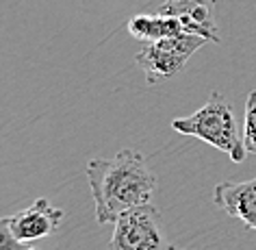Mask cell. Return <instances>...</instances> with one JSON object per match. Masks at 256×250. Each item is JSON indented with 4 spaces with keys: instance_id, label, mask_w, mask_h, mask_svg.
<instances>
[{
    "instance_id": "cell-1",
    "label": "cell",
    "mask_w": 256,
    "mask_h": 250,
    "mask_svg": "<svg viewBox=\"0 0 256 250\" xmlns=\"http://www.w3.org/2000/svg\"><path fill=\"white\" fill-rule=\"evenodd\" d=\"M85 172L98 224H111L128 211L150 204L156 189V176L142 152L132 148L120 150L111 159H89Z\"/></svg>"
},
{
    "instance_id": "cell-2",
    "label": "cell",
    "mask_w": 256,
    "mask_h": 250,
    "mask_svg": "<svg viewBox=\"0 0 256 250\" xmlns=\"http://www.w3.org/2000/svg\"><path fill=\"white\" fill-rule=\"evenodd\" d=\"M172 129L182 133V135H191L210 144L213 148L226 152L234 163H241L248 155L236 118L228 105L226 96L220 92L210 94L208 100L196 113L187 115V118H176L172 122Z\"/></svg>"
},
{
    "instance_id": "cell-3",
    "label": "cell",
    "mask_w": 256,
    "mask_h": 250,
    "mask_svg": "<svg viewBox=\"0 0 256 250\" xmlns=\"http://www.w3.org/2000/svg\"><path fill=\"white\" fill-rule=\"evenodd\" d=\"M206 40L200 35L182 33L176 37H165V40L148 42L139 50L135 61L148 76L150 85H156L158 81L172 79L187 66V61L200 50Z\"/></svg>"
},
{
    "instance_id": "cell-4",
    "label": "cell",
    "mask_w": 256,
    "mask_h": 250,
    "mask_svg": "<svg viewBox=\"0 0 256 250\" xmlns=\"http://www.w3.org/2000/svg\"><path fill=\"white\" fill-rule=\"evenodd\" d=\"M113 224L108 250H176L165 235L161 213L152 204L128 211Z\"/></svg>"
},
{
    "instance_id": "cell-5",
    "label": "cell",
    "mask_w": 256,
    "mask_h": 250,
    "mask_svg": "<svg viewBox=\"0 0 256 250\" xmlns=\"http://www.w3.org/2000/svg\"><path fill=\"white\" fill-rule=\"evenodd\" d=\"M9 217H11V228L18 235V239L30 243L56 233L66 213L59 207H54L50 200H46V198H37L28 209L18 211L16 215Z\"/></svg>"
},
{
    "instance_id": "cell-6",
    "label": "cell",
    "mask_w": 256,
    "mask_h": 250,
    "mask_svg": "<svg viewBox=\"0 0 256 250\" xmlns=\"http://www.w3.org/2000/svg\"><path fill=\"white\" fill-rule=\"evenodd\" d=\"M217 0H165L158 9L161 16L178 18L191 35H200L206 42H220L217 24L213 20V9Z\"/></svg>"
},
{
    "instance_id": "cell-7",
    "label": "cell",
    "mask_w": 256,
    "mask_h": 250,
    "mask_svg": "<svg viewBox=\"0 0 256 250\" xmlns=\"http://www.w3.org/2000/svg\"><path fill=\"white\" fill-rule=\"evenodd\" d=\"M213 200L230 217L256 230V176L250 181H224L215 187Z\"/></svg>"
},
{
    "instance_id": "cell-8",
    "label": "cell",
    "mask_w": 256,
    "mask_h": 250,
    "mask_svg": "<svg viewBox=\"0 0 256 250\" xmlns=\"http://www.w3.org/2000/svg\"><path fill=\"white\" fill-rule=\"evenodd\" d=\"M128 33L137 40L148 42H156V40H165V37H176L187 33L182 27V22L178 18H170V16H148V14H139L128 22Z\"/></svg>"
},
{
    "instance_id": "cell-9",
    "label": "cell",
    "mask_w": 256,
    "mask_h": 250,
    "mask_svg": "<svg viewBox=\"0 0 256 250\" xmlns=\"http://www.w3.org/2000/svg\"><path fill=\"white\" fill-rule=\"evenodd\" d=\"M243 146L250 155H256V92H250L243 118Z\"/></svg>"
},
{
    "instance_id": "cell-10",
    "label": "cell",
    "mask_w": 256,
    "mask_h": 250,
    "mask_svg": "<svg viewBox=\"0 0 256 250\" xmlns=\"http://www.w3.org/2000/svg\"><path fill=\"white\" fill-rule=\"evenodd\" d=\"M0 250H40V248L18 239V235L11 228V217H0Z\"/></svg>"
}]
</instances>
